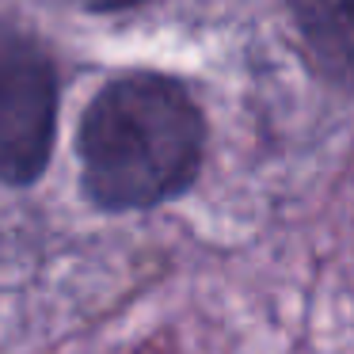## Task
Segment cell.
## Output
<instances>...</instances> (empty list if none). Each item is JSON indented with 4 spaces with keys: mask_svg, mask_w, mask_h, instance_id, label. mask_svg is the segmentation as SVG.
Instances as JSON below:
<instances>
[{
    "mask_svg": "<svg viewBox=\"0 0 354 354\" xmlns=\"http://www.w3.org/2000/svg\"><path fill=\"white\" fill-rule=\"evenodd\" d=\"M206 126L183 84L156 73L111 80L77 138L84 191L100 209H145L198 176Z\"/></svg>",
    "mask_w": 354,
    "mask_h": 354,
    "instance_id": "obj_1",
    "label": "cell"
},
{
    "mask_svg": "<svg viewBox=\"0 0 354 354\" xmlns=\"http://www.w3.org/2000/svg\"><path fill=\"white\" fill-rule=\"evenodd\" d=\"M57 130V77L31 35L0 19V179L35 183Z\"/></svg>",
    "mask_w": 354,
    "mask_h": 354,
    "instance_id": "obj_2",
    "label": "cell"
},
{
    "mask_svg": "<svg viewBox=\"0 0 354 354\" xmlns=\"http://www.w3.org/2000/svg\"><path fill=\"white\" fill-rule=\"evenodd\" d=\"M77 8L88 12H118V8H133V4H145V0H69Z\"/></svg>",
    "mask_w": 354,
    "mask_h": 354,
    "instance_id": "obj_4",
    "label": "cell"
},
{
    "mask_svg": "<svg viewBox=\"0 0 354 354\" xmlns=\"http://www.w3.org/2000/svg\"><path fill=\"white\" fill-rule=\"evenodd\" d=\"M308 62L324 80L354 88V0H290Z\"/></svg>",
    "mask_w": 354,
    "mask_h": 354,
    "instance_id": "obj_3",
    "label": "cell"
}]
</instances>
